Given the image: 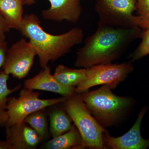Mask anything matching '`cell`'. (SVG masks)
Returning <instances> with one entry per match:
<instances>
[{
    "label": "cell",
    "instance_id": "6da1fadb",
    "mask_svg": "<svg viewBox=\"0 0 149 149\" xmlns=\"http://www.w3.org/2000/svg\"><path fill=\"white\" fill-rule=\"evenodd\" d=\"M142 32L139 27H114L98 22L96 31L78 50L74 66L88 68L112 63L120 58L134 40L141 37Z\"/></svg>",
    "mask_w": 149,
    "mask_h": 149
},
{
    "label": "cell",
    "instance_id": "7a4b0ae2",
    "mask_svg": "<svg viewBox=\"0 0 149 149\" xmlns=\"http://www.w3.org/2000/svg\"><path fill=\"white\" fill-rule=\"evenodd\" d=\"M38 17L34 13L25 15L19 30L35 48L42 68L69 53L74 46L81 44L84 37L81 28L74 27L65 33L54 35L41 26Z\"/></svg>",
    "mask_w": 149,
    "mask_h": 149
},
{
    "label": "cell",
    "instance_id": "3957f363",
    "mask_svg": "<svg viewBox=\"0 0 149 149\" xmlns=\"http://www.w3.org/2000/svg\"><path fill=\"white\" fill-rule=\"evenodd\" d=\"M107 85L79 93L86 107L102 127L106 128L122 124L131 114L136 101L129 96L115 95Z\"/></svg>",
    "mask_w": 149,
    "mask_h": 149
},
{
    "label": "cell",
    "instance_id": "277c9868",
    "mask_svg": "<svg viewBox=\"0 0 149 149\" xmlns=\"http://www.w3.org/2000/svg\"><path fill=\"white\" fill-rule=\"evenodd\" d=\"M63 104L81 135L83 149H105L103 134L107 129L91 114L80 93L66 98Z\"/></svg>",
    "mask_w": 149,
    "mask_h": 149
},
{
    "label": "cell",
    "instance_id": "5b68a950",
    "mask_svg": "<svg viewBox=\"0 0 149 149\" xmlns=\"http://www.w3.org/2000/svg\"><path fill=\"white\" fill-rule=\"evenodd\" d=\"M96 1L95 10L100 22L114 27H139V17L134 15L137 0Z\"/></svg>",
    "mask_w": 149,
    "mask_h": 149
},
{
    "label": "cell",
    "instance_id": "8992f818",
    "mask_svg": "<svg viewBox=\"0 0 149 149\" xmlns=\"http://www.w3.org/2000/svg\"><path fill=\"white\" fill-rule=\"evenodd\" d=\"M87 76L76 87L77 93H83L94 86L107 85L112 90L117 88L133 72L134 66L130 61L121 63H108L88 68Z\"/></svg>",
    "mask_w": 149,
    "mask_h": 149
},
{
    "label": "cell",
    "instance_id": "52a82bcc",
    "mask_svg": "<svg viewBox=\"0 0 149 149\" xmlns=\"http://www.w3.org/2000/svg\"><path fill=\"white\" fill-rule=\"evenodd\" d=\"M40 95L39 92L24 88L20 91L18 97L10 98L7 107L9 117L7 125L23 122L29 115L52 106L63 103L66 99L62 96L57 98L41 99L39 98Z\"/></svg>",
    "mask_w": 149,
    "mask_h": 149
},
{
    "label": "cell",
    "instance_id": "ba28073f",
    "mask_svg": "<svg viewBox=\"0 0 149 149\" xmlns=\"http://www.w3.org/2000/svg\"><path fill=\"white\" fill-rule=\"evenodd\" d=\"M36 56L37 52L31 43L22 38L8 49L3 70L14 77L23 79L31 70Z\"/></svg>",
    "mask_w": 149,
    "mask_h": 149
},
{
    "label": "cell",
    "instance_id": "9c48e42d",
    "mask_svg": "<svg viewBox=\"0 0 149 149\" xmlns=\"http://www.w3.org/2000/svg\"><path fill=\"white\" fill-rule=\"evenodd\" d=\"M148 107L141 108L134 125L127 133L119 137H113L108 130L104 131L103 141L105 149H147L149 148V138L144 139L141 136V128L142 120Z\"/></svg>",
    "mask_w": 149,
    "mask_h": 149
},
{
    "label": "cell",
    "instance_id": "30bf717a",
    "mask_svg": "<svg viewBox=\"0 0 149 149\" xmlns=\"http://www.w3.org/2000/svg\"><path fill=\"white\" fill-rule=\"evenodd\" d=\"M49 8L43 10L42 16L44 19L56 22H77L82 14L81 0H48ZM24 5H32L35 0H23Z\"/></svg>",
    "mask_w": 149,
    "mask_h": 149
},
{
    "label": "cell",
    "instance_id": "8fae6325",
    "mask_svg": "<svg viewBox=\"0 0 149 149\" xmlns=\"http://www.w3.org/2000/svg\"><path fill=\"white\" fill-rule=\"evenodd\" d=\"M24 88L52 92L68 98L77 94L76 88L64 86L52 74L50 67L47 65L34 77L25 80Z\"/></svg>",
    "mask_w": 149,
    "mask_h": 149
},
{
    "label": "cell",
    "instance_id": "7c38bea8",
    "mask_svg": "<svg viewBox=\"0 0 149 149\" xmlns=\"http://www.w3.org/2000/svg\"><path fill=\"white\" fill-rule=\"evenodd\" d=\"M6 140L13 149L35 148L42 140L37 133L25 121L6 126Z\"/></svg>",
    "mask_w": 149,
    "mask_h": 149
},
{
    "label": "cell",
    "instance_id": "4fadbf2b",
    "mask_svg": "<svg viewBox=\"0 0 149 149\" xmlns=\"http://www.w3.org/2000/svg\"><path fill=\"white\" fill-rule=\"evenodd\" d=\"M24 5L23 0H0V14L10 29H21Z\"/></svg>",
    "mask_w": 149,
    "mask_h": 149
},
{
    "label": "cell",
    "instance_id": "5bb4252c",
    "mask_svg": "<svg viewBox=\"0 0 149 149\" xmlns=\"http://www.w3.org/2000/svg\"><path fill=\"white\" fill-rule=\"evenodd\" d=\"M45 147L48 149H83V140L74 124L71 129L66 133L48 141Z\"/></svg>",
    "mask_w": 149,
    "mask_h": 149
},
{
    "label": "cell",
    "instance_id": "9a60e30c",
    "mask_svg": "<svg viewBox=\"0 0 149 149\" xmlns=\"http://www.w3.org/2000/svg\"><path fill=\"white\" fill-rule=\"evenodd\" d=\"M87 73V68L72 69L60 64L56 68L53 74L62 85L75 88L86 78Z\"/></svg>",
    "mask_w": 149,
    "mask_h": 149
},
{
    "label": "cell",
    "instance_id": "2e32d148",
    "mask_svg": "<svg viewBox=\"0 0 149 149\" xmlns=\"http://www.w3.org/2000/svg\"><path fill=\"white\" fill-rule=\"evenodd\" d=\"M50 134L52 138L66 133L72 128L71 118L64 109L58 108L51 112L49 115Z\"/></svg>",
    "mask_w": 149,
    "mask_h": 149
},
{
    "label": "cell",
    "instance_id": "e0dca14e",
    "mask_svg": "<svg viewBox=\"0 0 149 149\" xmlns=\"http://www.w3.org/2000/svg\"><path fill=\"white\" fill-rule=\"evenodd\" d=\"M9 75L3 70L0 71V126L5 127L8 123L9 119L7 110L8 103L10 99L8 96L18 91L21 87V85L19 84L13 89L9 88L8 86Z\"/></svg>",
    "mask_w": 149,
    "mask_h": 149
},
{
    "label": "cell",
    "instance_id": "ac0fdd59",
    "mask_svg": "<svg viewBox=\"0 0 149 149\" xmlns=\"http://www.w3.org/2000/svg\"><path fill=\"white\" fill-rule=\"evenodd\" d=\"M44 110L38 111L28 116L24 121L38 134L42 141L48 139L49 136V128L47 119Z\"/></svg>",
    "mask_w": 149,
    "mask_h": 149
},
{
    "label": "cell",
    "instance_id": "d6986e66",
    "mask_svg": "<svg viewBox=\"0 0 149 149\" xmlns=\"http://www.w3.org/2000/svg\"><path fill=\"white\" fill-rule=\"evenodd\" d=\"M141 37L142 41L140 45L128 56V58L131 62L139 60L149 54V28L142 31Z\"/></svg>",
    "mask_w": 149,
    "mask_h": 149
},
{
    "label": "cell",
    "instance_id": "ffe728a7",
    "mask_svg": "<svg viewBox=\"0 0 149 149\" xmlns=\"http://www.w3.org/2000/svg\"><path fill=\"white\" fill-rule=\"evenodd\" d=\"M139 19V27L149 28V0H137V10Z\"/></svg>",
    "mask_w": 149,
    "mask_h": 149
},
{
    "label": "cell",
    "instance_id": "44dd1931",
    "mask_svg": "<svg viewBox=\"0 0 149 149\" xmlns=\"http://www.w3.org/2000/svg\"><path fill=\"white\" fill-rule=\"evenodd\" d=\"M10 30V28L0 14V42L6 41V35Z\"/></svg>",
    "mask_w": 149,
    "mask_h": 149
},
{
    "label": "cell",
    "instance_id": "7402d4cb",
    "mask_svg": "<svg viewBox=\"0 0 149 149\" xmlns=\"http://www.w3.org/2000/svg\"><path fill=\"white\" fill-rule=\"evenodd\" d=\"M8 49V44L6 41L0 42V69L3 67L5 61Z\"/></svg>",
    "mask_w": 149,
    "mask_h": 149
},
{
    "label": "cell",
    "instance_id": "603a6c76",
    "mask_svg": "<svg viewBox=\"0 0 149 149\" xmlns=\"http://www.w3.org/2000/svg\"><path fill=\"white\" fill-rule=\"evenodd\" d=\"M0 149H13V148L7 140L4 141L0 140Z\"/></svg>",
    "mask_w": 149,
    "mask_h": 149
}]
</instances>
